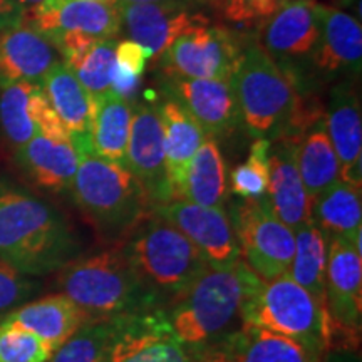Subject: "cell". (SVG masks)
Wrapping results in <instances>:
<instances>
[{"label":"cell","mask_w":362,"mask_h":362,"mask_svg":"<svg viewBox=\"0 0 362 362\" xmlns=\"http://www.w3.org/2000/svg\"><path fill=\"white\" fill-rule=\"evenodd\" d=\"M74 235L47 203L0 178V260L42 277L74 260Z\"/></svg>","instance_id":"1"},{"label":"cell","mask_w":362,"mask_h":362,"mask_svg":"<svg viewBox=\"0 0 362 362\" xmlns=\"http://www.w3.org/2000/svg\"><path fill=\"white\" fill-rule=\"evenodd\" d=\"M57 285L90 320L156 307V296L139 279L123 245L71 260L59 270Z\"/></svg>","instance_id":"2"},{"label":"cell","mask_w":362,"mask_h":362,"mask_svg":"<svg viewBox=\"0 0 362 362\" xmlns=\"http://www.w3.org/2000/svg\"><path fill=\"white\" fill-rule=\"evenodd\" d=\"M248 274L242 259L226 267L208 265L165 310L175 336L188 347H200L225 334L240 315Z\"/></svg>","instance_id":"3"},{"label":"cell","mask_w":362,"mask_h":362,"mask_svg":"<svg viewBox=\"0 0 362 362\" xmlns=\"http://www.w3.org/2000/svg\"><path fill=\"white\" fill-rule=\"evenodd\" d=\"M240 319L242 325L272 330L317 352L325 351V312L288 274L265 280L250 269Z\"/></svg>","instance_id":"4"},{"label":"cell","mask_w":362,"mask_h":362,"mask_svg":"<svg viewBox=\"0 0 362 362\" xmlns=\"http://www.w3.org/2000/svg\"><path fill=\"white\" fill-rule=\"evenodd\" d=\"M123 248L139 279L156 297L161 292L175 297L210 265L200 248L160 216L146 223L139 221Z\"/></svg>","instance_id":"5"},{"label":"cell","mask_w":362,"mask_h":362,"mask_svg":"<svg viewBox=\"0 0 362 362\" xmlns=\"http://www.w3.org/2000/svg\"><path fill=\"white\" fill-rule=\"evenodd\" d=\"M74 200L101 232L117 235L134 228L143 218L146 197L123 165L94 151H81L71 185Z\"/></svg>","instance_id":"6"},{"label":"cell","mask_w":362,"mask_h":362,"mask_svg":"<svg viewBox=\"0 0 362 362\" xmlns=\"http://www.w3.org/2000/svg\"><path fill=\"white\" fill-rule=\"evenodd\" d=\"M232 86L242 123L253 136L269 139L291 128L296 93L262 45L250 44L242 51Z\"/></svg>","instance_id":"7"},{"label":"cell","mask_w":362,"mask_h":362,"mask_svg":"<svg viewBox=\"0 0 362 362\" xmlns=\"http://www.w3.org/2000/svg\"><path fill=\"white\" fill-rule=\"evenodd\" d=\"M325 242V349H357L362 325V255L344 237H329Z\"/></svg>","instance_id":"8"},{"label":"cell","mask_w":362,"mask_h":362,"mask_svg":"<svg viewBox=\"0 0 362 362\" xmlns=\"http://www.w3.org/2000/svg\"><path fill=\"white\" fill-rule=\"evenodd\" d=\"M240 259L265 280L288 274L296 252L293 230L274 214L267 197L243 200L233 216Z\"/></svg>","instance_id":"9"},{"label":"cell","mask_w":362,"mask_h":362,"mask_svg":"<svg viewBox=\"0 0 362 362\" xmlns=\"http://www.w3.org/2000/svg\"><path fill=\"white\" fill-rule=\"evenodd\" d=\"M106 362H193L187 344L175 336L163 309L110 317Z\"/></svg>","instance_id":"10"},{"label":"cell","mask_w":362,"mask_h":362,"mask_svg":"<svg viewBox=\"0 0 362 362\" xmlns=\"http://www.w3.org/2000/svg\"><path fill=\"white\" fill-rule=\"evenodd\" d=\"M240 57L242 49L228 30L203 24L180 35L161 56V66L166 76L230 83Z\"/></svg>","instance_id":"11"},{"label":"cell","mask_w":362,"mask_h":362,"mask_svg":"<svg viewBox=\"0 0 362 362\" xmlns=\"http://www.w3.org/2000/svg\"><path fill=\"white\" fill-rule=\"evenodd\" d=\"M155 214L188 237L211 265L226 267L240 259L233 223L221 208L202 206L187 200H171L156 205Z\"/></svg>","instance_id":"12"},{"label":"cell","mask_w":362,"mask_h":362,"mask_svg":"<svg viewBox=\"0 0 362 362\" xmlns=\"http://www.w3.org/2000/svg\"><path fill=\"white\" fill-rule=\"evenodd\" d=\"M124 166L138 181L148 203L156 206L171 202L163 126L158 107L139 106L133 111Z\"/></svg>","instance_id":"13"},{"label":"cell","mask_w":362,"mask_h":362,"mask_svg":"<svg viewBox=\"0 0 362 362\" xmlns=\"http://www.w3.org/2000/svg\"><path fill=\"white\" fill-rule=\"evenodd\" d=\"M25 19L49 42L66 33L115 39L121 30L119 7L94 0H42L25 13Z\"/></svg>","instance_id":"14"},{"label":"cell","mask_w":362,"mask_h":362,"mask_svg":"<svg viewBox=\"0 0 362 362\" xmlns=\"http://www.w3.org/2000/svg\"><path fill=\"white\" fill-rule=\"evenodd\" d=\"M121 25L131 40L146 49L149 57H161L180 35L206 24L202 13L189 7L188 0L128 4L121 6Z\"/></svg>","instance_id":"15"},{"label":"cell","mask_w":362,"mask_h":362,"mask_svg":"<svg viewBox=\"0 0 362 362\" xmlns=\"http://www.w3.org/2000/svg\"><path fill=\"white\" fill-rule=\"evenodd\" d=\"M166 90L193 116L208 138L228 136L242 124L232 81L166 76Z\"/></svg>","instance_id":"16"},{"label":"cell","mask_w":362,"mask_h":362,"mask_svg":"<svg viewBox=\"0 0 362 362\" xmlns=\"http://www.w3.org/2000/svg\"><path fill=\"white\" fill-rule=\"evenodd\" d=\"M300 136L285 134L269 153V200L274 214L288 228L297 230L312 221L310 200L297 170L296 153Z\"/></svg>","instance_id":"17"},{"label":"cell","mask_w":362,"mask_h":362,"mask_svg":"<svg viewBox=\"0 0 362 362\" xmlns=\"http://www.w3.org/2000/svg\"><path fill=\"white\" fill-rule=\"evenodd\" d=\"M320 37L319 4L315 0H282L264 29V49L275 57H302Z\"/></svg>","instance_id":"18"},{"label":"cell","mask_w":362,"mask_h":362,"mask_svg":"<svg viewBox=\"0 0 362 362\" xmlns=\"http://www.w3.org/2000/svg\"><path fill=\"white\" fill-rule=\"evenodd\" d=\"M325 129L337 155L341 180L362 187L361 103L349 84H339L330 94Z\"/></svg>","instance_id":"19"},{"label":"cell","mask_w":362,"mask_h":362,"mask_svg":"<svg viewBox=\"0 0 362 362\" xmlns=\"http://www.w3.org/2000/svg\"><path fill=\"white\" fill-rule=\"evenodd\" d=\"M57 49L29 25H19L0 35V88L40 81L54 64Z\"/></svg>","instance_id":"20"},{"label":"cell","mask_w":362,"mask_h":362,"mask_svg":"<svg viewBox=\"0 0 362 362\" xmlns=\"http://www.w3.org/2000/svg\"><path fill=\"white\" fill-rule=\"evenodd\" d=\"M89 320V315L69 297L59 293L17 307L4 315L2 322L29 330L56 352Z\"/></svg>","instance_id":"21"},{"label":"cell","mask_w":362,"mask_h":362,"mask_svg":"<svg viewBox=\"0 0 362 362\" xmlns=\"http://www.w3.org/2000/svg\"><path fill=\"white\" fill-rule=\"evenodd\" d=\"M59 119L71 134L78 153L90 148L93 98L64 62H57L39 83Z\"/></svg>","instance_id":"22"},{"label":"cell","mask_w":362,"mask_h":362,"mask_svg":"<svg viewBox=\"0 0 362 362\" xmlns=\"http://www.w3.org/2000/svg\"><path fill=\"white\" fill-rule=\"evenodd\" d=\"M158 112L163 126V143H165L166 175H168L171 200H181L185 176L194 153L205 141L206 134L193 116L173 98H166Z\"/></svg>","instance_id":"23"},{"label":"cell","mask_w":362,"mask_h":362,"mask_svg":"<svg viewBox=\"0 0 362 362\" xmlns=\"http://www.w3.org/2000/svg\"><path fill=\"white\" fill-rule=\"evenodd\" d=\"M320 37L314 56L315 66L327 72H361L362 27L356 17L319 4Z\"/></svg>","instance_id":"24"},{"label":"cell","mask_w":362,"mask_h":362,"mask_svg":"<svg viewBox=\"0 0 362 362\" xmlns=\"http://www.w3.org/2000/svg\"><path fill=\"white\" fill-rule=\"evenodd\" d=\"M19 165L35 183L51 192L71 188L79 165V153L71 139H52L35 134L17 149Z\"/></svg>","instance_id":"25"},{"label":"cell","mask_w":362,"mask_h":362,"mask_svg":"<svg viewBox=\"0 0 362 362\" xmlns=\"http://www.w3.org/2000/svg\"><path fill=\"white\" fill-rule=\"evenodd\" d=\"M312 221L324 238L344 237L361 253V187L339 180L310 202Z\"/></svg>","instance_id":"26"},{"label":"cell","mask_w":362,"mask_h":362,"mask_svg":"<svg viewBox=\"0 0 362 362\" xmlns=\"http://www.w3.org/2000/svg\"><path fill=\"white\" fill-rule=\"evenodd\" d=\"M131 121L133 107L112 90H107L99 98H93L90 148L94 155L124 166Z\"/></svg>","instance_id":"27"},{"label":"cell","mask_w":362,"mask_h":362,"mask_svg":"<svg viewBox=\"0 0 362 362\" xmlns=\"http://www.w3.org/2000/svg\"><path fill=\"white\" fill-rule=\"evenodd\" d=\"M238 362H322V352L272 330L242 325L226 339Z\"/></svg>","instance_id":"28"},{"label":"cell","mask_w":362,"mask_h":362,"mask_svg":"<svg viewBox=\"0 0 362 362\" xmlns=\"http://www.w3.org/2000/svg\"><path fill=\"white\" fill-rule=\"evenodd\" d=\"M297 170L312 202L341 180V168L324 121H317L309 133L302 134L296 153Z\"/></svg>","instance_id":"29"},{"label":"cell","mask_w":362,"mask_h":362,"mask_svg":"<svg viewBox=\"0 0 362 362\" xmlns=\"http://www.w3.org/2000/svg\"><path fill=\"white\" fill-rule=\"evenodd\" d=\"M181 200L211 208H221L225 203L226 170L216 139L206 136L194 153L185 176Z\"/></svg>","instance_id":"30"},{"label":"cell","mask_w":362,"mask_h":362,"mask_svg":"<svg viewBox=\"0 0 362 362\" xmlns=\"http://www.w3.org/2000/svg\"><path fill=\"white\" fill-rule=\"evenodd\" d=\"M296 252L288 275L293 282L305 288L325 312V262L327 242L314 221L293 230Z\"/></svg>","instance_id":"31"},{"label":"cell","mask_w":362,"mask_h":362,"mask_svg":"<svg viewBox=\"0 0 362 362\" xmlns=\"http://www.w3.org/2000/svg\"><path fill=\"white\" fill-rule=\"evenodd\" d=\"M37 84L16 83L0 93V126L13 148H22L39 134L33 112V94Z\"/></svg>","instance_id":"32"},{"label":"cell","mask_w":362,"mask_h":362,"mask_svg":"<svg viewBox=\"0 0 362 362\" xmlns=\"http://www.w3.org/2000/svg\"><path fill=\"white\" fill-rule=\"evenodd\" d=\"M116 39L98 40L83 56L64 62L90 98H99L111 90L112 69L116 66Z\"/></svg>","instance_id":"33"},{"label":"cell","mask_w":362,"mask_h":362,"mask_svg":"<svg viewBox=\"0 0 362 362\" xmlns=\"http://www.w3.org/2000/svg\"><path fill=\"white\" fill-rule=\"evenodd\" d=\"M110 337V319L89 320L54 352L49 362H106Z\"/></svg>","instance_id":"34"},{"label":"cell","mask_w":362,"mask_h":362,"mask_svg":"<svg viewBox=\"0 0 362 362\" xmlns=\"http://www.w3.org/2000/svg\"><path fill=\"white\" fill-rule=\"evenodd\" d=\"M269 153L270 141L259 138L250 148L247 161L232 171V192L243 200H253L267 194L269 187Z\"/></svg>","instance_id":"35"},{"label":"cell","mask_w":362,"mask_h":362,"mask_svg":"<svg viewBox=\"0 0 362 362\" xmlns=\"http://www.w3.org/2000/svg\"><path fill=\"white\" fill-rule=\"evenodd\" d=\"M52 354L51 347L35 334L0 322V362H49Z\"/></svg>","instance_id":"36"},{"label":"cell","mask_w":362,"mask_h":362,"mask_svg":"<svg viewBox=\"0 0 362 362\" xmlns=\"http://www.w3.org/2000/svg\"><path fill=\"white\" fill-rule=\"evenodd\" d=\"M39 291V284L0 260V314L24 305Z\"/></svg>","instance_id":"37"},{"label":"cell","mask_w":362,"mask_h":362,"mask_svg":"<svg viewBox=\"0 0 362 362\" xmlns=\"http://www.w3.org/2000/svg\"><path fill=\"white\" fill-rule=\"evenodd\" d=\"M226 19L233 22H245L270 17L279 7L280 0H214Z\"/></svg>","instance_id":"38"},{"label":"cell","mask_w":362,"mask_h":362,"mask_svg":"<svg viewBox=\"0 0 362 362\" xmlns=\"http://www.w3.org/2000/svg\"><path fill=\"white\" fill-rule=\"evenodd\" d=\"M149 54L143 45H139L134 40H123L116 44V66L129 72V74L141 78Z\"/></svg>","instance_id":"39"},{"label":"cell","mask_w":362,"mask_h":362,"mask_svg":"<svg viewBox=\"0 0 362 362\" xmlns=\"http://www.w3.org/2000/svg\"><path fill=\"white\" fill-rule=\"evenodd\" d=\"M139 81H141V78L129 74V72L123 71L121 67L115 66V69H112V78H111V90L116 94V96H119L121 99H124V101L128 103V99L133 98L136 90H138Z\"/></svg>","instance_id":"40"},{"label":"cell","mask_w":362,"mask_h":362,"mask_svg":"<svg viewBox=\"0 0 362 362\" xmlns=\"http://www.w3.org/2000/svg\"><path fill=\"white\" fill-rule=\"evenodd\" d=\"M25 8L13 0H0V33L16 29L24 24Z\"/></svg>","instance_id":"41"},{"label":"cell","mask_w":362,"mask_h":362,"mask_svg":"<svg viewBox=\"0 0 362 362\" xmlns=\"http://www.w3.org/2000/svg\"><path fill=\"white\" fill-rule=\"evenodd\" d=\"M193 362H238V361L225 342L223 346L216 347V349L202 351L200 356H198L197 359L193 357Z\"/></svg>","instance_id":"42"},{"label":"cell","mask_w":362,"mask_h":362,"mask_svg":"<svg viewBox=\"0 0 362 362\" xmlns=\"http://www.w3.org/2000/svg\"><path fill=\"white\" fill-rule=\"evenodd\" d=\"M153 2H170V0H116V6H128V4H153Z\"/></svg>","instance_id":"43"},{"label":"cell","mask_w":362,"mask_h":362,"mask_svg":"<svg viewBox=\"0 0 362 362\" xmlns=\"http://www.w3.org/2000/svg\"><path fill=\"white\" fill-rule=\"evenodd\" d=\"M13 2H16V4H19V6L21 7H27V6H29V7H34V6H37V4H40V2H42V0H13Z\"/></svg>","instance_id":"44"},{"label":"cell","mask_w":362,"mask_h":362,"mask_svg":"<svg viewBox=\"0 0 362 362\" xmlns=\"http://www.w3.org/2000/svg\"><path fill=\"white\" fill-rule=\"evenodd\" d=\"M94 2H106V4H116V0H94Z\"/></svg>","instance_id":"45"}]
</instances>
